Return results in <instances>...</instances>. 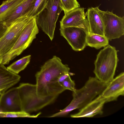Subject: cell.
<instances>
[{
  "label": "cell",
  "instance_id": "obj_1",
  "mask_svg": "<svg viewBox=\"0 0 124 124\" xmlns=\"http://www.w3.org/2000/svg\"><path fill=\"white\" fill-rule=\"evenodd\" d=\"M70 70L68 65L63 64L56 56L46 61L35 75L38 96L44 99L52 98L65 91L58 79L61 75L70 72Z\"/></svg>",
  "mask_w": 124,
  "mask_h": 124
},
{
  "label": "cell",
  "instance_id": "obj_2",
  "mask_svg": "<svg viewBox=\"0 0 124 124\" xmlns=\"http://www.w3.org/2000/svg\"><path fill=\"white\" fill-rule=\"evenodd\" d=\"M108 84L100 81L95 77H89L83 87L72 92V100L67 106L48 117L65 116L75 109L83 108L101 94Z\"/></svg>",
  "mask_w": 124,
  "mask_h": 124
},
{
  "label": "cell",
  "instance_id": "obj_3",
  "mask_svg": "<svg viewBox=\"0 0 124 124\" xmlns=\"http://www.w3.org/2000/svg\"><path fill=\"white\" fill-rule=\"evenodd\" d=\"M118 51L115 47L108 44L97 55L93 72L100 81L108 83L114 78L119 61Z\"/></svg>",
  "mask_w": 124,
  "mask_h": 124
},
{
  "label": "cell",
  "instance_id": "obj_4",
  "mask_svg": "<svg viewBox=\"0 0 124 124\" xmlns=\"http://www.w3.org/2000/svg\"><path fill=\"white\" fill-rule=\"evenodd\" d=\"M39 32L36 17L31 18L11 49L6 54L0 56V64H8L11 61L21 54L30 45Z\"/></svg>",
  "mask_w": 124,
  "mask_h": 124
},
{
  "label": "cell",
  "instance_id": "obj_5",
  "mask_svg": "<svg viewBox=\"0 0 124 124\" xmlns=\"http://www.w3.org/2000/svg\"><path fill=\"white\" fill-rule=\"evenodd\" d=\"M21 111L30 113L37 111L54 103L56 98L44 99L36 93V86L29 83H22L18 87Z\"/></svg>",
  "mask_w": 124,
  "mask_h": 124
},
{
  "label": "cell",
  "instance_id": "obj_6",
  "mask_svg": "<svg viewBox=\"0 0 124 124\" xmlns=\"http://www.w3.org/2000/svg\"><path fill=\"white\" fill-rule=\"evenodd\" d=\"M46 7L35 17L38 27L52 41L54 38L56 23L62 11L60 0H47Z\"/></svg>",
  "mask_w": 124,
  "mask_h": 124
},
{
  "label": "cell",
  "instance_id": "obj_7",
  "mask_svg": "<svg viewBox=\"0 0 124 124\" xmlns=\"http://www.w3.org/2000/svg\"><path fill=\"white\" fill-rule=\"evenodd\" d=\"M98 11L102 20L104 35L109 40L118 39L124 34V17L119 16L112 11Z\"/></svg>",
  "mask_w": 124,
  "mask_h": 124
},
{
  "label": "cell",
  "instance_id": "obj_8",
  "mask_svg": "<svg viewBox=\"0 0 124 124\" xmlns=\"http://www.w3.org/2000/svg\"><path fill=\"white\" fill-rule=\"evenodd\" d=\"M31 18L24 15L8 28L6 31L0 39V56L11 49Z\"/></svg>",
  "mask_w": 124,
  "mask_h": 124
},
{
  "label": "cell",
  "instance_id": "obj_9",
  "mask_svg": "<svg viewBox=\"0 0 124 124\" xmlns=\"http://www.w3.org/2000/svg\"><path fill=\"white\" fill-rule=\"evenodd\" d=\"M60 34L67 40L72 49L78 51L83 50L86 45V38L89 32L82 28L67 27L60 29Z\"/></svg>",
  "mask_w": 124,
  "mask_h": 124
},
{
  "label": "cell",
  "instance_id": "obj_10",
  "mask_svg": "<svg viewBox=\"0 0 124 124\" xmlns=\"http://www.w3.org/2000/svg\"><path fill=\"white\" fill-rule=\"evenodd\" d=\"M84 8H79L64 14L60 21V28L76 27L84 28L90 32Z\"/></svg>",
  "mask_w": 124,
  "mask_h": 124
},
{
  "label": "cell",
  "instance_id": "obj_11",
  "mask_svg": "<svg viewBox=\"0 0 124 124\" xmlns=\"http://www.w3.org/2000/svg\"><path fill=\"white\" fill-rule=\"evenodd\" d=\"M21 111L18 87L6 91L0 96V112Z\"/></svg>",
  "mask_w": 124,
  "mask_h": 124
},
{
  "label": "cell",
  "instance_id": "obj_12",
  "mask_svg": "<svg viewBox=\"0 0 124 124\" xmlns=\"http://www.w3.org/2000/svg\"><path fill=\"white\" fill-rule=\"evenodd\" d=\"M124 95V73L122 72L108 83L101 94L106 102L115 101Z\"/></svg>",
  "mask_w": 124,
  "mask_h": 124
},
{
  "label": "cell",
  "instance_id": "obj_13",
  "mask_svg": "<svg viewBox=\"0 0 124 124\" xmlns=\"http://www.w3.org/2000/svg\"><path fill=\"white\" fill-rule=\"evenodd\" d=\"M105 99L101 94L80 109L77 113L70 115L72 118L92 117L96 115H102L103 108L106 103Z\"/></svg>",
  "mask_w": 124,
  "mask_h": 124
},
{
  "label": "cell",
  "instance_id": "obj_14",
  "mask_svg": "<svg viewBox=\"0 0 124 124\" xmlns=\"http://www.w3.org/2000/svg\"><path fill=\"white\" fill-rule=\"evenodd\" d=\"M99 6L87 9L85 15L87 18L90 32L104 36L103 24L98 11Z\"/></svg>",
  "mask_w": 124,
  "mask_h": 124
},
{
  "label": "cell",
  "instance_id": "obj_15",
  "mask_svg": "<svg viewBox=\"0 0 124 124\" xmlns=\"http://www.w3.org/2000/svg\"><path fill=\"white\" fill-rule=\"evenodd\" d=\"M21 77L7 69L4 65L0 64V95L17 83Z\"/></svg>",
  "mask_w": 124,
  "mask_h": 124
},
{
  "label": "cell",
  "instance_id": "obj_16",
  "mask_svg": "<svg viewBox=\"0 0 124 124\" xmlns=\"http://www.w3.org/2000/svg\"><path fill=\"white\" fill-rule=\"evenodd\" d=\"M36 0H24L14 12L2 23L7 27L10 26L18 18L26 15L32 8Z\"/></svg>",
  "mask_w": 124,
  "mask_h": 124
},
{
  "label": "cell",
  "instance_id": "obj_17",
  "mask_svg": "<svg viewBox=\"0 0 124 124\" xmlns=\"http://www.w3.org/2000/svg\"><path fill=\"white\" fill-rule=\"evenodd\" d=\"M24 0H7L0 5V22H2Z\"/></svg>",
  "mask_w": 124,
  "mask_h": 124
},
{
  "label": "cell",
  "instance_id": "obj_18",
  "mask_svg": "<svg viewBox=\"0 0 124 124\" xmlns=\"http://www.w3.org/2000/svg\"><path fill=\"white\" fill-rule=\"evenodd\" d=\"M109 40L104 36L89 32L86 38V45L98 49L109 44Z\"/></svg>",
  "mask_w": 124,
  "mask_h": 124
},
{
  "label": "cell",
  "instance_id": "obj_19",
  "mask_svg": "<svg viewBox=\"0 0 124 124\" xmlns=\"http://www.w3.org/2000/svg\"><path fill=\"white\" fill-rule=\"evenodd\" d=\"M31 55L24 56L13 62L7 68L12 72L18 74L24 70L30 62Z\"/></svg>",
  "mask_w": 124,
  "mask_h": 124
},
{
  "label": "cell",
  "instance_id": "obj_20",
  "mask_svg": "<svg viewBox=\"0 0 124 124\" xmlns=\"http://www.w3.org/2000/svg\"><path fill=\"white\" fill-rule=\"evenodd\" d=\"M47 0H36L32 9L26 16L29 18L36 17L47 6Z\"/></svg>",
  "mask_w": 124,
  "mask_h": 124
},
{
  "label": "cell",
  "instance_id": "obj_21",
  "mask_svg": "<svg viewBox=\"0 0 124 124\" xmlns=\"http://www.w3.org/2000/svg\"><path fill=\"white\" fill-rule=\"evenodd\" d=\"M40 112L36 115H31L30 113L23 111L1 112L0 113V117H28L36 118L41 114Z\"/></svg>",
  "mask_w": 124,
  "mask_h": 124
},
{
  "label": "cell",
  "instance_id": "obj_22",
  "mask_svg": "<svg viewBox=\"0 0 124 124\" xmlns=\"http://www.w3.org/2000/svg\"><path fill=\"white\" fill-rule=\"evenodd\" d=\"M60 6L64 14L80 7L77 0H60Z\"/></svg>",
  "mask_w": 124,
  "mask_h": 124
},
{
  "label": "cell",
  "instance_id": "obj_23",
  "mask_svg": "<svg viewBox=\"0 0 124 124\" xmlns=\"http://www.w3.org/2000/svg\"><path fill=\"white\" fill-rule=\"evenodd\" d=\"M61 84L66 90H69L73 92L76 90L75 88V82L71 79L70 76H69L65 80L61 83Z\"/></svg>",
  "mask_w": 124,
  "mask_h": 124
},
{
  "label": "cell",
  "instance_id": "obj_24",
  "mask_svg": "<svg viewBox=\"0 0 124 124\" xmlns=\"http://www.w3.org/2000/svg\"><path fill=\"white\" fill-rule=\"evenodd\" d=\"M74 74V73L70 72L63 74L59 77L58 81L59 83H61L67 78L69 76L73 75Z\"/></svg>",
  "mask_w": 124,
  "mask_h": 124
},
{
  "label": "cell",
  "instance_id": "obj_25",
  "mask_svg": "<svg viewBox=\"0 0 124 124\" xmlns=\"http://www.w3.org/2000/svg\"><path fill=\"white\" fill-rule=\"evenodd\" d=\"M8 28L6 27L2 22H0V39L7 30Z\"/></svg>",
  "mask_w": 124,
  "mask_h": 124
}]
</instances>
